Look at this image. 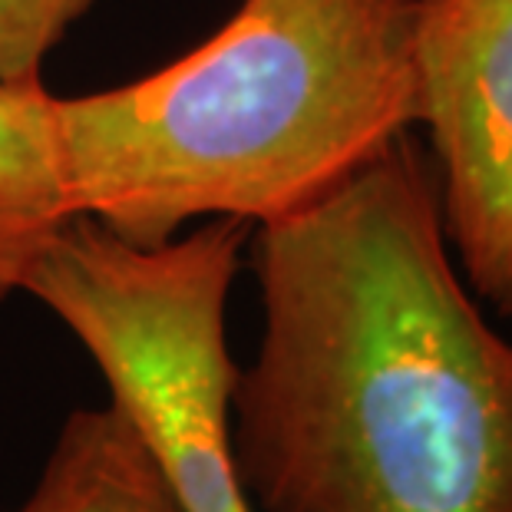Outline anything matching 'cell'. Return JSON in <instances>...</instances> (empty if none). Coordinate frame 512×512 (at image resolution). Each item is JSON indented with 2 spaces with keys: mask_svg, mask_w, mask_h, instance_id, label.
<instances>
[{
  "mask_svg": "<svg viewBox=\"0 0 512 512\" xmlns=\"http://www.w3.org/2000/svg\"><path fill=\"white\" fill-rule=\"evenodd\" d=\"M261 334L232 390L255 512H512V341L446 242L410 136L255 225Z\"/></svg>",
  "mask_w": 512,
  "mask_h": 512,
  "instance_id": "6da1fadb",
  "label": "cell"
},
{
  "mask_svg": "<svg viewBox=\"0 0 512 512\" xmlns=\"http://www.w3.org/2000/svg\"><path fill=\"white\" fill-rule=\"evenodd\" d=\"M93 0H0V86L40 83L43 63Z\"/></svg>",
  "mask_w": 512,
  "mask_h": 512,
  "instance_id": "8992f818",
  "label": "cell"
},
{
  "mask_svg": "<svg viewBox=\"0 0 512 512\" xmlns=\"http://www.w3.org/2000/svg\"><path fill=\"white\" fill-rule=\"evenodd\" d=\"M14 512H182L139 430L113 403L73 410Z\"/></svg>",
  "mask_w": 512,
  "mask_h": 512,
  "instance_id": "277c9868",
  "label": "cell"
},
{
  "mask_svg": "<svg viewBox=\"0 0 512 512\" xmlns=\"http://www.w3.org/2000/svg\"><path fill=\"white\" fill-rule=\"evenodd\" d=\"M420 123L440 219L476 298L512 318V0H417Z\"/></svg>",
  "mask_w": 512,
  "mask_h": 512,
  "instance_id": "3957f363",
  "label": "cell"
},
{
  "mask_svg": "<svg viewBox=\"0 0 512 512\" xmlns=\"http://www.w3.org/2000/svg\"><path fill=\"white\" fill-rule=\"evenodd\" d=\"M417 30V0H238L169 67L53 96L70 212L159 245L318 202L420 123Z\"/></svg>",
  "mask_w": 512,
  "mask_h": 512,
  "instance_id": "7a4b0ae2",
  "label": "cell"
},
{
  "mask_svg": "<svg viewBox=\"0 0 512 512\" xmlns=\"http://www.w3.org/2000/svg\"><path fill=\"white\" fill-rule=\"evenodd\" d=\"M70 219L53 93L40 83L0 86V301L27 288L43 248Z\"/></svg>",
  "mask_w": 512,
  "mask_h": 512,
  "instance_id": "5b68a950",
  "label": "cell"
}]
</instances>
